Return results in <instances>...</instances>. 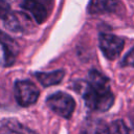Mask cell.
<instances>
[{
	"label": "cell",
	"mask_w": 134,
	"mask_h": 134,
	"mask_svg": "<svg viewBox=\"0 0 134 134\" xmlns=\"http://www.w3.org/2000/svg\"><path fill=\"white\" fill-rule=\"evenodd\" d=\"M99 48L109 60H115L124 48V41L112 34H100L98 38Z\"/></svg>",
	"instance_id": "5"
},
{
	"label": "cell",
	"mask_w": 134,
	"mask_h": 134,
	"mask_svg": "<svg viewBox=\"0 0 134 134\" xmlns=\"http://www.w3.org/2000/svg\"><path fill=\"white\" fill-rule=\"evenodd\" d=\"M6 134H37V133L26 127L17 126V127H13L10 130H8Z\"/></svg>",
	"instance_id": "12"
},
{
	"label": "cell",
	"mask_w": 134,
	"mask_h": 134,
	"mask_svg": "<svg viewBox=\"0 0 134 134\" xmlns=\"http://www.w3.org/2000/svg\"><path fill=\"white\" fill-rule=\"evenodd\" d=\"M89 81L83 86L82 95L87 105L92 110L107 111L114 103V95L110 89L109 80L96 70H91Z\"/></svg>",
	"instance_id": "1"
},
{
	"label": "cell",
	"mask_w": 134,
	"mask_h": 134,
	"mask_svg": "<svg viewBox=\"0 0 134 134\" xmlns=\"http://www.w3.org/2000/svg\"><path fill=\"white\" fill-rule=\"evenodd\" d=\"M46 104L54 113L64 118H69L75 108V102L72 96L64 92H57L51 94L48 96Z\"/></svg>",
	"instance_id": "2"
},
{
	"label": "cell",
	"mask_w": 134,
	"mask_h": 134,
	"mask_svg": "<svg viewBox=\"0 0 134 134\" xmlns=\"http://www.w3.org/2000/svg\"><path fill=\"white\" fill-rule=\"evenodd\" d=\"M117 7V0H90L88 12L91 15L112 13Z\"/></svg>",
	"instance_id": "8"
},
{
	"label": "cell",
	"mask_w": 134,
	"mask_h": 134,
	"mask_svg": "<svg viewBox=\"0 0 134 134\" xmlns=\"http://www.w3.org/2000/svg\"><path fill=\"white\" fill-rule=\"evenodd\" d=\"M14 93L17 103L20 106L28 107L34 105L39 97V89L30 81H17L14 88Z\"/></svg>",
	"instance_id": "3"
},
{
	"label": "cell",
	"mask_w": 134,
	"mask_h": 134,
	"mask_svg": "<svg viewBox=\"0 0 134 134\" xmlns=\"http://www.w3.org/2000/svg\"><path fill=\"white\" fill-rule=\"evenodd\" d=\"M3 21L5 27L14 32H26L32 26L31 19L23 12H10Z\"/></svg>",
	"instance_id": "6"
},
{
	"label": "cell",
	"mask_w": 134,
	"mask_h": 134,
	"mask_svg": "<svg viewBox=\"0 0 134 134\" xmlns=\"http://www.w3.org/2000/svg\"><path fill=\"white\" fill-rule=\"evenodd\" d=\"M109 134H131V132L122 120H114L109 126Z\"/></svg>",
	"instance_id": "11"
},
{
	"label": "cell",
	"mask_w": 134,
	"mask_h": 134,
	"mask_svg": "<svg viewBox=\"0 0 134 134\" xmlns=\"http://www.w3.org/2000/svg\"><path fill=\"white\" fill-rule=\"evenodd\" d=\"M21 6L38 24L46 21L51 10V0H23Z\"/></svg>",
	"instance_id": "4"
},
{
	"label": "cell",
	"mask_w": 134,
	"mask_h": 134,
	"mask_svg": "<svg viewBox=\"0 0 134 134\" xmlns=\"http://www.w3.org/2000/svg\"><path fill=\"white\" fill-rule=\"evenodd\" d=\"M35 75L44 87H48L59 84L64 77V71L55 70L50 72H37Z\"/></svg>",
	"instance_id": "9"
},
{
	"label": "cell",
	"mask_w": 134,
	"mask_h": 134,
	"mask_svg": "<svg viewBox=\"0 0 134 134\" xmlns=\"http://www.w3.org/2000/svg\"><path fill=\"white\" fill-rule=\"evenodd\" d=\"M122 66H134V47L124 57L121 61Z\"/></svg>",
	"instance_id": "13"
},
{
	"label": "cell",
	"mask_w": 134,
	"mask_h": 134,
	"mask_svg": "<svg viewBox=\"0 0 134 134\" xmlns=\"http://www.w3.org/2000/svg\"><path fill=\"white\" fill-rule=\"evenodd\" d=\"M10 13V6L6 0H0V19H4Z\"/></svg>",
	"instance_id": "14"
},
{
	"label": "cell",
	"mask_w": 134,
	"mask_h": 134,
	"mask_svg": "<svg viewBox=\"0 0 134 134\" xmlns=\"http://www.w3.org/2000/svg\"><path fill=\"white\" fill-rule=\"evenodd\" d=\"M0 45L3 49V60L4 65L10 66L15 63V60L18 54V45L8 35L0 31Z\"/></svg>",
	"instance_id": "7"
},
{
	"label": "cell",
	"mask_w": 134,
	"mask_h": 134,
	"mask_svg": "<svg viewBox=\"0 0 134 134\" xmlns=\"http://www.w3.org/2000/svg\"><path fill=\"white\" fill-rule=\"evenodd\" d=\"M80 134H109V127L102 120L87 121Z\"/></svg>",
	"instance_id": "10"
}]
</instances>
